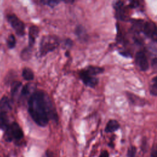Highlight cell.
<instances>
[{
	"label": "cell",
	"instance_id": "cell-12",
	"mask_svg": "<svg viewBox=\"0 0 157 157\" xmlns=\"http://www.w3.org/2000/svg\"><path fill=\"white\" fill-rule=\"evenodd\" d=\"M9 125V118L6 112H0V129L6 131Z\"/></svg>",
	"mask_w": 157,
	"mask_h": 157
},
{
	"label": "cell",
	"instance_id": "cell-26",
	"mask_svg": "<svg viewBox=\"0 0 157 157\" xmlns=\"http://www.w3.org/2000/svg\"><path fill=\"white\" fill-rule=\"evenodd\" d=\"M137 6H138V2L137 1H132L129 4V7H131V8L136 7Z\"/></svg>",
	"mask_w": 157,
	"mask_h": 157
},
{
	"label": "cell",
	"instance_id": "cell-2",
	"mask_svg": "<svg viewBox=\"0 0 157 157\" xmlns=\"http://www.w3.org/2000/svg\"><path fill=\"white\" fill-rule=\"evenodd\" d=\"M59 45V40L54 35L44 36L39 44V53L40 56H44L53 51Z\"/></svg>",
	"mask_w": 157,
	"mask_h": 157
},
{
	"label": "cell",
	"instance_id": "cell-5",
	"mask_svg": "<svg viewBox=\"0 0 157 157\" xmlns=\"http://www.w3.org/2000/svg\"><path fill=\"white\" fill-rule=\"evenodd\" d=\"M79 76L83 83L90 87H94L98 83V79L88 74L83 69L79 72Z\"/></svg>",
	"mask_w": 157,
	"mask_h": 157
},
{
	"label": "cell",
	"instance_id": "cell-23",
	"mask_svg": "<svg viewBox=\"0 0 157 157\" xmlns=\"http://www.w3.org/2000/svg\"><path fill=\"white\" fill-rule=\"evenodd\" d=\"M150 157H157V147H154L151 150Z\"/></svg>",
	"mask_w": 157,
	"mask_h": 157
},
{
	"label": "cell",
	"instance_id": "cell-6",
	"mask_svg": "<svg viewBox=\"0 0 157 157\" xmlns=\"http://www.w3.org/2000/svg\"><path fill=\"white\" fill-rule=\"evenodd\" d=\"M135 61L140 69L142 71H145L148 68V63L145 54L140 51L137 52L135 56Z\"/></svg>",
	"mask_w": 157,
	"mask_h": 157
},
{
	"label": "cell",
	"instance_id": "cell-11",
	"mask_svg": "<svg viewBox=\"0 0 157 157\" xmlns=\"http://www.w3.org/2000/svg\"><path fill=\"white\" fill-rule=\"evenodd\" d=\"M120 128V124L117 120H110L107 123V125L105 128V131L106 132H112Z\"/></svg>",
	"mask_w": 157,
	"mask_h": 157
},
{
	"label": "cell",
	"instance_id": "cell-18",
	"mask_svg": "<svg viewBox=\"0 0 157 157\" xmlns=\"http://www.w3.org/2000/svg\"><path fill=\"white\" fill-rule=\"evenodd\" d=\"M41 2L45 4L50 6V7H54L55 6H57L60 2L59 1H55V0H50V1L45 0V1H42Z\"/></svg>",
	"mask_w": 157,
	"mask_h": 157
},
{
	"label": "cell",
	"instance_id": "cell-15",
	"mask_svg": "<svg viewBox=\"0 0 157 157\" xmlns=\"http://www.w3.org/2000/svg\"><path fill=\"white\" fill-rule=\"evenodd\" d=\"M150 91L151 94L157 96V76L152 79V83L150 86Z\"/></svg>",
	"mask_w": 157,
	"mask_h": 157
},
{
	"label": "cell",
	"instance_id": "cell-21",
	"mask_svg": "<svg viewBox=\"0 0 157 157\" xmlns=\"http://www.w3.org/2000/svg\"><path fill=\"white\" fill-rule=\"evenodd\" d=\"M76 33H77V35L81 39H83L85 36V34H85V31L82 26H78L77 28Z\"/></svg>",
	"mask_w": 157,
	"mask_h": 157
},
{
	"label": "cell",
	"instance_id": "cell-7",
	"mask_svg": "<svg viewBox=\"0 0 157 157\" xmlns=\"http://www.w3.org/2000/svg\"><path fill=\"white\" fill-rule=\"evenodd\" d=\"M143 32L148 37L157 40V26L152 22H146L143 26Z\"/></svg>",
	"mask_w": 157,
	"mask_h": 157
},
{
	"label": "cell",
	"instance_id": "cell-9",
	"mask_svg": "<svg viewBox=\"0 0 157 157\" xmlns=\"http://www.w3.org/2000/svg\"><path fill=\"white\" fill-rule=\"evenodd\" d=\"M12 109V102L10 99L4 96L0 100V110L1 112H7Z\"/></svg>",
	"mask_w": 157,
	"mask_h": 157
},
{
	"label": "cell",
	"instance_id": "cell-14",
	"mask_svg": "<svg viewBox=\"0 0 157 157\" xmlns=\"http://www.w3.org/2000/svg\"><path fill=\"white\" fill-rule=\"evenodd\" d=\"M22 76L26 80H32L34 78V75L33 71L29 67H25L22 71Z\"/></svg>",
	"mask_w": 157,
	"mask_h": 157
},
{
	"label": "cell",
	"instance_id": "cell-17",
	"mask_svg": "<svg viewBox=\"0 0 157 157\" xmlns=\"http://www.w3.org/2000/svg\"><path fill=\"white\" fill-rule=\"evenodd\" d=\"M7 46L9 48H13L15 47L16 45V39L13 34H10L7 39Z\"/></svg>",
	"mask_w": 157,
	"mask_h": 157
},
{
	"label": "cell",
	"instance_id": "cell-22",
	"mask_svg": "<svg viewBox=\"0 0 157 157\" xmlns=\"http://www.w3.org/2000/svg\"><path fill=\"white\" fill-rule=\"evenodd\" d=\"M21 58L23 59H28L30 56V52L28 48H25L21 52Z\"/></svg>",
	"mask_w": 157,
	"mask_h": 157
},
{
	"label": "cell",
	"instance_id": "cell-4",
	"mask_svg": "<svg viewBox=\"0 0 157 157\" xmlns=\"http://www.w3.org/2000/svg\"><path fill=\"white\" fill-rule=\"evenodd\" d=\"M7 20L18 36H23L25 35V24L21 20H20V18L15 15L11 14L7 16Z\"/></svg>",
	"mask_w": 157,
	"mask_h": 157
},
{
	"label": "cell",
	"instance_id": "cell-16",
	"mask_svg": "<svg viewBox=\"0 0 157 157\" xmlns=\"http://www.w3.org/2000/svg\"><path fill=\"white\" fill-rule=\"evenodd\" d=\"M21 83L20 82H13V83H12L11 84V89H10V91H11V94L12 96H14L17 92L18 91L19 88L21 87Z\"/></svg>",
	"mask_w": 157,
	"mask_h": 157
},
{
	"label": "cell",
	"instance_id": "cell-3",
	"mask_svg": "<svg viewBox=\"0 0 157 157\" xmlns=\"http://www.w3.org/2000/svg\"><path fill=\"white\" fill-rule=\"evenodd\" d=\"M4 137L7 142H11L13 139L20 140L23 137V132L19 124L16 122H13L5 131Z\"/></svg>",
	"mask_w": 157,
	"mask_h": 157
},
{
	"label": "cell",
	"instance_id": "cell-20",
	"mask_svg": "<svg viewBox=\"0 0 157 157\" xmlns=\"http://www.w3.org/2000/svg\"><path fill=\"white\" fill-rule=\"evenodd\" d=\"M136 148L134 146H131L128 150L127 157H135L136 154Z\"/></svg>",
	"mask_w": 157,
	"mask_h": 157
},
{
	"label": "cell",
	"instance_id": "cell-19",
	"mask_svg": "<svg viewBox=\"0 0 157 157\" xmlns=\"http://www.w3.org/2000/svg\"><path fill=\"white\" fill-rule=\"evenodd\" d=\"M30 84H26L25 85L21 90V95L22 96H26L29 94V91H30Z\"/></svg>",
	"mask_w": 157,
	"mask_h": 157
},
{
	"label": "cell",
	"instance_id": "cell-13",
	"mask_svg": "<svg viewBox=\"0 0 157 157\" xmlns=\"http://www.w3.org/2000/svg\"><path fill=\"white\" fill-rule=\"evenodd\" d=\"M88 74L91 76H94L97 74H101L104 72V69L98 66H89L86 67L85 69H83Z\"/></svg>",
	"mask_w": 157,
	"mask_h": 157
},
{
	"label": "cell",
	"instance_id": "cell-10",
	"mask_svg": "<svg viewBox=\"0 0 157 157\" xmlns=\"http://www.w3.org/2000/svg\"><path fill=\"white\" fill-rule=\"evenodd\" d=\"M127 96L128 97L129 100L131 102L132 104H133L134 105L142 106L145 104V102L143 99L136 96V94L128 93H127Z\"/></svg>",
	"mask_w": 157,
	"mask_h": 157
},
{
	"label": "cell",
	"instance_id": "cell-8",
	"mask_svg": "<svg viewBox=\"0 0 157 157\" xmlns=\"http://www.w3.org/2000/svg\"><path fill=\"white\" fill-rule=\"evenodd\" d=\"M39 33V29L37 26L32 25L29 27L28 31V44L29 47H33L34 45L36 39L38 36Z\"/></svg>",
	"mask_w": 157,
	"mask_h": 157
},
{
	"label": "cell",
	"instance_id": "cell-1",
	"mask_svg": "<svg viewBox=\"0 0 157 157\" xmlns=\"http://www.w3.org/2000/svg\"><path fill=\"white\" fill-rule=\"evenodd\" d=\"M28 112L34 121L40 126H45L56 113L48 95L42 91L34 92L28 101Z\"/></svg>",
	"mask_w": 157,
	"mask_h": 157
},
{
	"label": "cell",
	"instance_id": "cell-25",
	"mask_svg": "<svg viewBox=\"0 0 157 157\" xmlns=\"http://www.w3.org/2000/svg\"><path fill=\"white\" fill-rule=\"evenodd\" d=\"M109 155L108 151L106 150H104L101 152V153L99 157H109Z\"/></svg>",
	"mask_w": 157,
	"mask_h": 157
},
{
	"label": "cell",
	"instance_id": "cell-24",
	"mask_svg": "<svg viewBox=\"0 0 157 157\" xmlns=\"http://www.w3.org/2000/svg\"><path fill=\"white\" fill-rule=\"evenodd\" d=\"M151 66L155 69L157 70V58H155L152 60Z\"/></svg>",
	"mask_w": 157,
	"mask_h": 157
}]
</instances>
